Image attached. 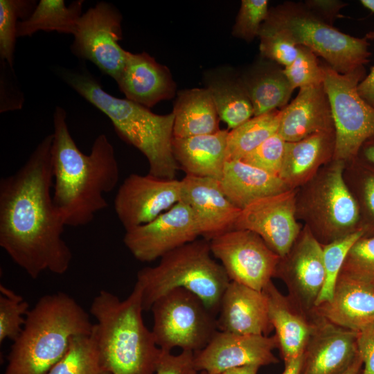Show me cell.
Listing matches in <instances>:
<instances>
[{"label": "cell", "instance_id": "obj_1", "mask_svg": "<svg viewBox=\"0 0 374 374\" xmlns=\"http://www.w3.org/2000/svg\"><path fill=\"white\" fill-rule=\"evenodd\" d=\"M52 143L53 134L46 136L19 169L0 180V247L33 279L46 271L62 275L72 260L51 191Z\"/></svg>", "mask_w": 374, "mask_h": 374}, {"label": "cell", "instance_id": "obj_2", "mask_svg": "<svg viewBox=\"0 0 374 374\" xmlns=\"http://www.w3.org/2000/svg\"><path fill=\"white\" fill-rule=\"evenodd\" d=\"M53 123V204L66 226H86L108 206L105 195L118 183L120 170L114 148L101 134L90 153H83L70 133L66 111L61 107L55 109Z\"/></svg>", "mask_w": 374, "mask_h": 374}, {"label": "cell", "instance_id": "obj_3", "mask_svg": "<svg viewBox=\"0 0 374 374\" xmlns=\"http://www.w3.org/2000/svg\"><path fill=\"white\" fill-rule=\"evenodd\" d=\"M142 290L135 283L125 299L101 290L89 312L96 320L91 335L101 363L112 374H154L163 351L145 326Z\"/></svg>", "mask_w": 374, "mask_h": 374}, {"label": "cell", "instance_id": "obj_4", "mask_svg": "<svg viewBox=\"0 0 374 374\" xmlns=\"http://www.w3.org/2000/svg\"><path fill=\"white\" fill-rule=\"evenodd\" d=\"M93 325L89 314L67 294L42 296L13 341L3 374H47L65 355L71 339L90 335Z\"/></svg>", "mask_w": 374, "mask_h": 374}, {"label": "cell", "instance_id": "obj_5", "mask_svg": "<svg viewBox=\"0 0 374 374\" xmlns=\"http://www.w3.org/2000/svg\"><path fill=\"white\" fill-rule=\"evenodd\" d=\"M64 80L110 120L120 138L146 158L150 175L175 179L179 165L172 152L173 113L159 115L126 98L103 89L87 72L64 71Z\"/></svg>", "mask_w": 374, "mask_h": 374}, {"label": "cell", "instance_id": "obj_6", "mask_svg": "<svg viewBox=\"0 0 374 374\" xmlns=\"http://www.w3.org/2000/svg\"><path fill=\"white\" fill-rule=\"evenodd\" d=\"M212 255L209 240H195L163 255L157 265L140 269L136 283L142 290L143 310L150 311L152 304L170 291L184 288L217 316L231 280Z\"/></svg>", "mask_w": 374, "mask_h": 374}, {"label": "cell", "instance_id": "obj_7", "mask_svg": "<svg viewBox=\"0 0 374 374\" xmlns=\"http://www.w3.org/2000/svg\"><path fill=\"white\" fill-rule=\"evenodd\" d=\"M346 163L332 159L296 193V215L322 245L362 228L357 200L349 188Z\"/></svg>", "mask_w": 374, "mask_h": 374}, {"label": "cell", "instance_id": "obj_8", "mask_svg": "<svg viewBox=\"0 0 374 374\" xmlns=\"http://www.w3.org/2000/svg\"><path fill=\"white\" fill-rule=\"evenodd\" d=\"M262 26L285 33L296 46L310 48L344 74L369 61L368 39L342 33L312 13L304 3L285 2L269 9Z\"/></svg>", "mask_w": 374, "mask_h": 374}, {"label": "cell", "instance_id": "obj_9", "mask_svg": "<svg viewBox=\"0 0 374 374\" xmlns=\"http://www.w3.org/2000/svg\"><path fill=\"white\" fill-rule=\"evenodd\" d=\"M323 68V87L335 133L333 159L348 163L358 157L363 144L374 135V107L360 96L357 89L366 70L363 66L342 74L328 64Z\"/></svg>", "mask_w": 374, "mask_h": 374}, {"label": "cell", "instance_id": "obj_10", "mask_svg": "<svg viewBox=\"0 0 374 374\" xmlns=\"http://www.w3.org/2000/svg\"><path fill=\"white\" fill-rule=\"evenodd\" d=\"M156 344L165 352L175 348L193 353L203 349L218 331L217 316L194 293L174 289L152 305Z\"/></svg>", "mask_w": 374, "mask_h": 374}, {"label": "cell", "instance_id": "obj_11", "mask_svg": "<svg viewBox=\"0 0 374 374\" xmlns=\"http://www.w3.org/2000/svg\"><path fill=\"white\" fill-rule=\"evenodd\" d=\"M122 16L109 3L100 1L80 17L71 45L73 53L94 64L115 80L125 64L127 51L119 44Z\"/></svg>", "mask_w": 374, "mask_h": 374}, {"label": "cell", "instance_id": "obj_12", "mask_svg": "<svg viewBox=\"0 0 374 374\" xmlns=\"http://www.w3.org/2000/svg\"><path fill=\"white\" fill-rule=\"evenodd\" d=\"M209 242L231 281L262 291L274 277L280 257L256 233L232 229Z\"/></svg>", "mask_w": 374, "mask_h": 374}, {"label": "cell", "instance_id": "obj_13", "mask_svg": "<svg viewBox=\"0 0 374 374\" xmlns=\"http://www.w3.org/2000/svg\"><path fill=\"white\" fill-rule=\"evenodd\" d=\"M274 277L285 284L288 296L307 312H312L323 286V245L304 225L288 253L280 258Z\"/></svg>", "mask_w": 374, "mask_h": 374}, {"label": "cell", "instance_id": "obj_14", "mask_svg": "<svg viewBox=\"0 0 374 374\" xmlns=\"http://www.w3.org/2000/svg\"><path fill=\"white\" fill-rule=\"evenodd\" d=\"M200 235L193 213L182 201L152 221L127 230L123 243L141 262H152Z\"/></svg>", "mask_w": 374, "mask_h": 374}, {"label": "cell", "instance_id": "obj_15", "mask_svg": "<svg viewBox=\"0 0 374 374\" xmlns=\"http://www.w3.org/2000/svg\"><path fill=\"white\" fill-rule=\"evenodd\" d=\"M297 189L267 196L241 210L233 229H245L258 235L280 258L290 250L302 229L297 222Z\"/></svg>", "mask_w": 374, "mask_h": 374}, {"label": "cell", "instance_id": "obj_16", "mask_svg": "<svg viewBox=\"0 0 374 374\" xmlns=\"http://www.w3.org/2000/svg\"><path fill=\"white\" fill-rule=\"evenodd\" d=\"M181 180L130 174L119 186L114 204L125 230L148 223L181 201Z\"/></svg>", "mask_w": 374, "mask_h": 374}, {"label": "cell", "instance_id": "obj_17", "mask_svg": "<svg viewBox=\"0 0 374 374\" xmlns=\"http://www.w3.org/2000/svg\"><path fill=\"white\" fill-rule=\"evenodd\" d=\"M275 348H278L275 335H239L218 330L203 349L194 353V365L197 371L215 374L244 366H267L278 362L273 353Z\"/></svg>", "mask_w": 374, "mask_h": 374}, {"label": "cell", "instance_id": "obj_18", "mask_svg": "<svg viewBox=\"0 0 374 374\" xmlns=\"http://www.w3.org/2000/svg\"><path fill=\"white\" fill-rule=\"evenodd\" d=\"M181 183V201L192 210L200 235L211 240L233 229L241 209L225 196L218 180L186 175Z\"/></svg>", "mask_w": 374, "mask_h": 374}, {"label": "cell", "instance_id": "obj_19", "mask_svg": "<svg viewBox=\"0 0 374 374\" xmlns=\"http://www.w3.org/2000/svg\"><path fill=\"white\" fill-rule=\"evenodd\" d=\"M357 335L319 316L303 353L301 374H343L358 355Z\"/></svg>", "mask_w": 374, "mask_h": 374}, {"label": "cell", "instance_id": "obj_20", "mask_svg": "<svg viewBox=\"0 0 374 374\" xmlns=\"http://www.w3.org/2000/svg\"><path fill=\"white\" fill-rule=\"evenodd\" d=\"M267 301L270 322L285 363L303 355L313 332L318 314L307 312L270 281L262 290Z\"/></svg>", "mask_w": 374, "mask_h": 374}, {"label": "cell", "instance_id": "obj_21", "mask_svg": "<svg viewBox=\"0 0 374 374\" xmlns=\"http://www.w3.org/2000/svg\"><path fill=\"white\" fill-rule=\"evenodd\" d=\"M217 325L222 332L268 336L274 328L264 292L231 281L222 298Z\"/></svg>", "mask_w": 374, "mask_h": 374}, {"label": "cell", "instance_id": "obj_22", "mask_svg": "<svg viewBox=\"0 0 374 374\" xmlns=\"http://www.w3.org/2000/svg\"><path fill=\"white\" fill-rule=\"evenodd\" d=\"M116 82L126 99L148 109L172 98L176 88L169 69L145 52L127 51Z\"/></svg>", "mask_w": 374, "mask_h": 374}, {"label": "cell", "instance_id": "obj_23", "mask_svg": "<svg viewBox=\"0 0 374 374\" xmlns=\"http://www.w3.org/2000/svg\"><path fill=\"white\" fill-rule=\"evenodd\" d=\"M314 311L331 323L358 332L374 322V285L341 272L332 299Z\"/></svg>", "mask_w": 374, "mask_h": 374}, {"label": "cell", "instance_id": "obj_24", "mask_svg": "<svg viewBox=\"0 0 374 374\" xmlns=\"http://www.w3.org/2000/svg\"><path fill=\"white\" fill-rule=\"evenodd\" d=\"M330 132H335L334 123L323 84L300 88L292 102L282 109L278 133L287 142Z\"/></svg>", "mask_w": 374, "mask_h": 374}, {"label": "cell", "instance_id": "obj_25", "mask_svg": "<svg viewBox=\"0 0 374 374\" xmlns=\"http://www.w3.org/2000/svg\"><path fill=\"white\" fill-rule=\"evenodd\" d=\"M335 133L320 132L287 142L278 177L290 189H298L333 159Z\"/></svg>", "mask_w": 374, "mask_h": 374}, {"label": "cell", "instance_id": "obj_26", "mask_svg": "<svg viewBox=\"0 0 374 374\" xmlns=\"http://www.w3.org/2000/svg\"><path fill=\"white\" fill-rule=\"evenodd\" d=\"M226 130L205 135L173 137L172 152L187 175L219 180L226 161Z\"/></svg>", "mask_w": 374, "mask_h": 374}, {"label": "cell", "instance_id": "obj_27", "mask_svg": "<svg viewBox=\"0 0 374 374\" xmlns=\"http://www.w3.org/2000/svg\"><path fill=\"white\" fill-rule=\"evenodd\" d=\"M218 182L228 199L241 210L256 200L290 190L278 176L241 160L226 161Z\"/></svg>", "mask_w": 374, "mask_h": 374}, {"label": "cell", "instance_id": "obj_28", "mask_svg": "<svg viewBox=\"0 0 374 374\" xmlns=\"http://www.w3.org/2000/svg\"><path fill=\"white\" fill-rule=\"evenodd\" d=\"M239 76L251 102L253 116L284 108L294 90L279 64L267 59Z\"/></svg>", "mask_w": 374, "mask_h": 374}, {"label": "cell", "instance_id": "obj_29", "mask_svg": "<svg viewBox=\"0 0 374 374\" xmlns=\"http://www.w3.org/2000/svg\"><path fill=\"white\" fill-rule=\"evenodd\" d=\"M172 113L173 137L210 134L220 130L216 107L206 88L180 91Z\"/></svg>", "mask_w": 374, "mask_h": 374}, {"label": "cell", "instance_id": "obj_30", "mask_svg": "<svg viewBox=\"0 0 374 374\" xmlns=\"http://www.w3.org/2000/svg\"><path fill=\"white\" fill-rule=\"evenodd\" d=\"M84 1L78 0L69 6L63 0H40L30 15L18 22L17 37L31 36L42 31H56L74 35Z\"/></svg>", "mask_w": 374, "mask_h": 374}, {"label": "cell", "instance_id": "obj_31", "mask_svg": "<svg viewBox=\"0 0 374 374\" xmlns=\"http://www.w3.org/2000/svg\"><path fill=\"white\" fill-rule=\"evenodd\" d=\"M219 118L233 130L253 116V109L240 76L224 74L207 80Z\"/></svg>", "mask_w": 374, "mask_h": 374}, {"label": "cell", "instance_id": "obj_32", "mask_svg": "<svg viewBox=\"0 0 374 374\" xmlns=\"http://www.w3.org/2000/svg\"><path fill=\"white\" fill-rule=\"evenodd\" d=\"M282 109L253 116L229 132L226 161L242 160L265 140L278 132Z\"/></svg>", "mask_w": 374, "mask_h": 374}, {"label": "cell", "instance_id": "obj_33", "mask_svg": "<svg viewBox=\"0 0 374 374\" xmlns=\"http://www.w3.org/2000/svg\"><path fill=\"white\" fill-rule=\"evenodd\" d=\"M47 374H112L101 363L91 334L71 339L63 358Z\"/></svg>", "mask_w": 374, "mask_h": 374}, {"label": "cell", "instance_id": "obj_34", "mask_svg": "<svg viewBox=\"0 0 374 374\" xmlns=\"http://www.w3.org/2000/svg\"><path fill=\"white\" fill-rule=\"evenodd\" d=\"M347 184L359 206L364 235H374V166L357 157L349 163Z\"/></svg>", "mask_w": 374, "mask_h": 374}, {"label": "cell", "instance_id": "obj_35", "mask_svg": "<svg viewBox=\"0 0 374 374\" xmlns=\"http://www.w3.org/2000/svg\"><path fill=\"white\" fill-rule=\"evenodd\" d=\"M36 5L35 1L0 0V57L11 70L13 69L18 19L27 18Z\"/></svg>", "mask_w": 374, "mask_h": 374}, {"label": "cell", "instance_id": "obj_36", "mask_svg": "<svg viewBox=\"0 0 374 374\" xmlns=\"http://www.w3.org/2000/svg\"><path fill=\"white\" fill-rule=\"evenodd\" d=\"M364 234V230L360 229L344 238L323 245L325 280L315 307L332 299L346 256L352 246Z\"/></svg>", "mask_w": 374, "mask_h": 374}, {"label": "cell", "instance_id": "obj_37", "mask_svg": "<svg viewBox=\"0 0 374 374\" xmlns=\"http://www.w3.org/2000/svg\"><path fill=\"white\" fill-rule=\"evenodd\" d=\"M28 303L3 285H0V344L6 339L12 341L25 323Z\"/></svg>", "mask_w": 374, "mask_h": 374}, {"label": "cell", "instance_id": "obj_38", "mask_svg": "<svg viewBox=\"0 0 374 374\" xmlns=\"http://www.w3.org/2000/svg\"><path fill=\"white\" fill-rule=\"evenodd\" d=\"M316 55L310 48L299 46L296 58L283 69V72L294 89L323 84V68L319 64Z\"/></svg>", "mask_w": 374, "mask_h": 374}, {"label": "cell", "instance_id": "obj_39", "mask_svg": "<svg viewBox=\"0 0 374 374\" xmlns=\"http://www.w3.org/2000/svg\"><path fill=\"white\" fill-rule=\"evenodd\" d=\"M341 272L374 285V235H363L352 246Z\"/></svg>", "mask_w": 374, "mask_h": 374}, {"label": "cell", "instance_id": "obj_40", "mask_svg": "<svg viewBox=\"0 0 374 374\" xmlns=\"http://www.w3.org/2000/svg\"><path fill=\"white\" fill-rule=\"evenodd\" d=\"M258 37L262 58L286 67L295 60L299 54V46L280 30L261 26Z\"/></svg>", "mask_w": 374, "mask_h": 374}, {"label": "cell", "instance_id": "obj_41", "mask_svg": "<svg viewBox=\"0 0 374 374\" xmlns=\"http://www.w3.org/2000/svg\"><path fill=\"white\" fill-rule=\"evenodd\" d=\"M269 11L267 0H242L233 28V35L247 42L252 41L259 35Z\"/></svg>", "mask_w": 374, "mask_h": 374}, {"label": "cell", "instance_id": "obj_42", "mask_svg": "<svg viewBox=\"0 0 374 374\" xmlns=\"http://www.w3.org/2000/svg\"><path fill=\"white\" fill-rule=\"evenodd\" d=\"M286 141L277 132L241 161L271 175L278 176L284 159Z\"/></svg>", "mask_w": 374, "mask_h": 374}, {"label": "cell", "instance_id": "obj_43", "mask_svg": "<svg viewBox=\"0 0 374 374\" xmlns=\"http://www.w3.org/2000/svg\"><path fill=\"white\" fill-rule=\"evenodd\" d=\"M163 351V350H162ZM194 365V353L181 351L178 355L163 351L154 374H197Z\"/></svg>", "mask_w": 374, "mask_h": 374}, {"label": "cell", "instance_id": "obj_44", "mask_svg": "<svg viewBox=\"0 0 374 374\" xmlns=\"http://www.w3.org/2000/svg\"><path fill=\"white\" fill-rule=\"evenodd\" d=\"M357 347L363 362L362 374H374V322L357 332Z\"/></svg>", "mask_w": 374, "mask_h": 374}, {"label": "cell", "instance_id": "obj_45", "mask_svg": "<svg viewBox=\"0 0 374 374\" xmlns=\"http://www.w3.org/2000/svg\"><path fill=\"white\" fill-rule=\"evenodd\" d=\"M303 3L316 16L330 25L346 5L344 2L335 0H308Z\"/></svg>", "mask_w": 374, "mask_h": 374}, {"label": "cell", "instance_id": "obj_46", "mask_svg": "<svg viewBox=\"0 0 374 374\" xmlns=\"http://www.w3.org/2000/svg\"><path fill=\"white\" fill-rule=\"evenodd\" d=\"M365 37L367 39H374V30L368 32ZM357 89L360 96L374 107V66L370 73L360 82Z\"/></svg>", "mask_w": 374, "mask_h": 374}, {"label": "cell", "instance_id": "obj_47", "mask_svg": "<svg viewBox=\"0 0 374 374\" xmlns=\"http://www.w3.org/2000/svg\"><path fill=\"white\" fill-rule=\"evenodd\" d=\"M357 157L374 166V135L363 144Z\"/></svg>", "mask_w": 374, "mask_h": 374}, {"label": "cell", "instance_id": "obj_48", "mask_svg": "<svg viewBox=\"0 0 374 374\" xmlns=\"http://www.w3.org/2000/svg\"><path fill=\"white\" fill-rule=\"evenodd\" d=\"M303 355L285 363V369L282 374H301Z\"/></svg>", "mask_w": 374, "mask_h": 374}, {"label": "cell", "instance_id": "obj_49", "mask_svg": "<svg viewBox=\"0 0 374 374\" xmlns=\"http://www.w3.org/2000/svg\"><path fill=\"white\" fill-rule=\"evenodd\" d=\"M259 368L255 365L244 366L226 370L221 374H257Z\"/></svg>", "mask_w": 374, "mask_h": 374}, {"label": "cell", "instance_id": "obj_50", "mask_svg": "<svg viewBox=\"0 0 374 374\" xmlns=\"http://www.w3.org/2000/svg\"><path fill=\"white\" fill-rule=\"evenodd\" d=\"M362 373L363 362L358 354L353 364L343 374H362Z\"/></svg>", "mask_w": 374, "mask_h": 374}, {"label": "cell", "instance_id": "obj_51", "mask_svg": "<svg viewBox=\"0 0 374 374\" xmlns=\"http://www.w3.org/2000/svg\"><path fill=\"white\" fill-rule=\"evenodd\" d=\"M360 3L364 8L374 12V0H361Z\"/></svg>", "mask_w": 374, "mask_h": 374}, {"label": "cell", "instance_id": "obj_52", "mask_svg": "<svg viewBox=\"0 0 374 374\" xmlns=\"http://www.w3.org/2000/svg\"><path fill=\"white\" fill-rule=\"evenodd\" d=\"M201 374H215V373H208V372H206V371H202Z\"/></svg>", "mask_w": 374, "mask_h": 374}]
</instances>
